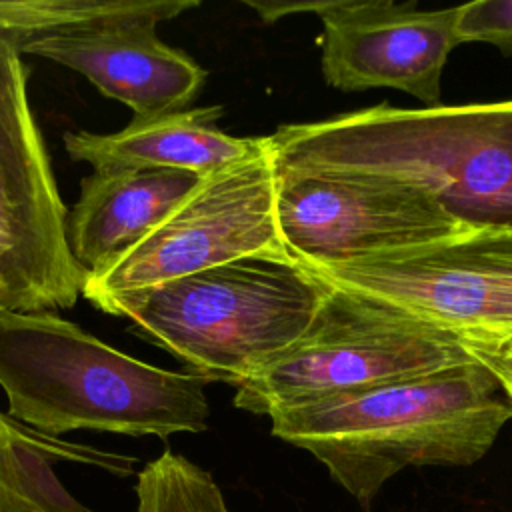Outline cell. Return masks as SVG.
Returning <instances> with one entry per match:
<instances>
[{"label":"cell","mask_w":512,"mask_h":512,"mask_svg":"<svg viewBox=\"0 0 512 512\" xmlns=\"http://www.w3.org/2000/svg\"><path fill=\"white\" fill-rule=\"evenodd\" d=\"M276 224L304 266L342 264L468 232L434 196L394 182L276 174Z\"/></svg>","instance_id":"9c48e42d"},{"label":"cell","mask_w":512,"mask_h":512,"mask_svg":"<svg viewBox=\"0 0 512 512\" xmlns=\"http://www.w3.org/2000/svg\"><path fill=\"white\" fill-rule=\"evenodd\" d=\"M510 418L500 384L476 360L270 414L272 434L316 456L362 506L408 466L478 462Z\"/></svg>","instance_id":"7a4b0ae2"},{"label":"cell","mask_w":512,"mask_h":512,"mask_svg":"<svg viewBox=\"0 0 512 512\" xmlns=\"http://www.w3.org/2000/svg\"><path fill=\"white\" fill-rule=\"evenodd\" d=\"M328 284L288 252L244 256L108 302L206 382L238 386L310 324Z\"/></svg>","instance_id":"277c9868"},{"label":"cell","mask_w":512,"mask_h":512,"mask_svg":"<svg viewBox=\"0 0 512 512\" xmlns=\"http://www.w3.org/2000/svg\"><path fill=\"white\" fill-rule=\"evenodd\" d=\"M462 344L472 354V358L496 378L512 406V336L490 340H462Z\"/></svg>","instance_id":"e0dca14e"},{"label":"cell","mask_w":512,"mask_h":512,"mask_svg":"<svg viewBox=\"0 0 512 512\" xmlns=\"http://www.w3.org/2000/svg\"><path fill=\"white\" fill-rule=\"evenodd\" d=\"M262 252H286L266 136L260 152L202 176L152 232L88 274L82 296L102 310L116 298Z\"/></svg>","instance_id":"52a82bcc"},{"label":"cell","mask_w":512,"mask_h":512,"mask_svg":"<svg viewBox=\"0 0 512 512\" xmlns=\"http://www.w3.org/2000/svg\"><path fill=\"white\" fill-rule=\"evenodd\" d=\"M136 512H232L210 472L164 450L136 478Z\"/></svg>","instance_id":"9a60e30c"},{"label":"cell","mask_w":512,"mask_h":512,"mask_svg":"<svg viewBox=\"0 0 512 512\" xmlns=\"http://www.w3.org/2000/svg\"><path fill=\"white\" fill-rule=\"evenodd\" d=\"M154 20H128L74 30L28 44L22 54L54 60L86 76L106 98L132 110V120H152L186 110L206 80V70L156 34Z\"/></svg>","instance_id":"8fae6325"},{"label":"cell","mask_w":512,"mask_h":512,"mask_svg":"<svg viewBox=\"0 0 512 512\" xmlns=\"http://www.w3.org/2000/svg\"><path fill=\"white\" fill-rule=\"evenodd\" d=\"M196 0H0V40L22 50L42 38L128 20L164 22Z\"/></svg>","instance_id":"5bb4252c"},{"label":"cell","mask_w":512,"mask_h":512,"mask_svg":"<svg viewBox=\"0 0 512 512\" xmlns=\"http://www.w3.org/2000/svg\"><path fill=\"white\" fill-rule=\"evenodd\" d=\"M306 268L328 284L386 300L460 340L512 336V228L468 230Z\"/></svg>","instance_id":"ba28073f"},{"label":"cell","mask_w":512,"mask_h":512,"mask_svg":"<svg viewBox=\"0 0 512 512\" xmlns=\"http://www.w3.org/2000/svg\"><path fill=\"white\" fill-rule=\"evenodd\" d=\"M472 360L454 334L376 296L328 284L306 330L236 386L234 406L270 416Z\"/></svg>","instance_id":"5b68a950"},{"label":"cell","mask_w":512,"mask_h":512,"mask_svg":"<svg viewBox=\"0 0 512 512\" xmlns=\"http://www.w3.org/2000/svg\"><path fill=\"white\" fill-rule=\"evenodd\" d=\"M0 512H24L10 476V416L0 412Z\"/></svg>","instance_id":"ac0fdd59"},{"label":"cell","mask_w":512,"mask_h":512,"mask_svg":"<svg viewBox=\"0 0 512 512\" xmlns=\"http://www.w3.org/2000/svg\"><path fill=\"white\" fill-rule=\"evenodd\" d=\"M22 54L0 40V310L54 312L82 296L86 272L34 120Z\"/></svg>","instance_id":"8992f818"},{"label":"cell","mask_w":512,"mask_h":512,"mask_svg":"<svg viewBox=\"0 0 512 512\" xmlns=\"http://www.w3.org/2000/svg\"><path fill=\"white\" fill-rule=\"evenodd\" d=\"M318 16L326 84L342 92L396 88L440 106L444 64L460 44L458 6L418 10L416 0H326Z\"/></svg>","instance_id":"30bf717a"},{"label":"cell","mask_w":512,"mask_h":512,"mask_svg":"<svg viewBox=\"0 0 512 512\" xmlns=\"http://www.w3.org/2000/svg\"><path fill=\"white\" fill-rule=\"evenodd\" d=\"M202 176L168 168L92 170L66 216L68 248L80 268L98 272L152 232Z\"/></svg>","instance_id":"7c38bea8"},{"label":"cell","mask_w":512,"mask_h":512,"mask_svg":"<svg viewBox=\"0 0 512 512\" xmlns=\"http://www.w3.org/2000/svg\"><path fill=\"white\" fill-rule=\"evenodd\" d=\"M220 106L180 110L152 120H130L118 132H66L68 154L94 170L168 168L212 174L264 148V138H238L216 126Z\"/></svg>","instance_id":"4fadbf2b"},{"label":"cell","mask_w":512,"mask_h":512,"mask_svg":"<svg viewBox=\"0 0 512 512\" xmlns=\"http://www.w3.org/2000/svg\"><path fill=\"white\" fill-rule=\"evenodd\" d=\"M206 384L188 370L132 358L56 312L0 310V386L8 416L46 436L204 432Z\"/></svg>","instance_id":"3957f363"},{"label":"cell","mask_w":512,"mask_h":512,"mask_svg":"<svg viewBox=\"0 0 512 512\" xmlns=\"http://www.w3.org/2000/svg\"><path fill=\"white\" fill-rule=\"evenodd\" d=\"M456 38L464 42H488L512 56V0H480L458 6Z\"/></svg>","instance_id":"2e32d148"},{"label":"cell","mask_w":512,"mask_h":512,"mask_svg":"<svg viewBox=\"0 0 512 512\" xmlns=\"http://www.w3.org/2000/svg\"><path fill=\"white\" fill-rule=\"evenodd\" d=\"M276 174L404 184L434 196L466 230L512 228V100L380 104L266 136Z\"/></svg>","instance_id":"6da1fadb"}]
</instances>
